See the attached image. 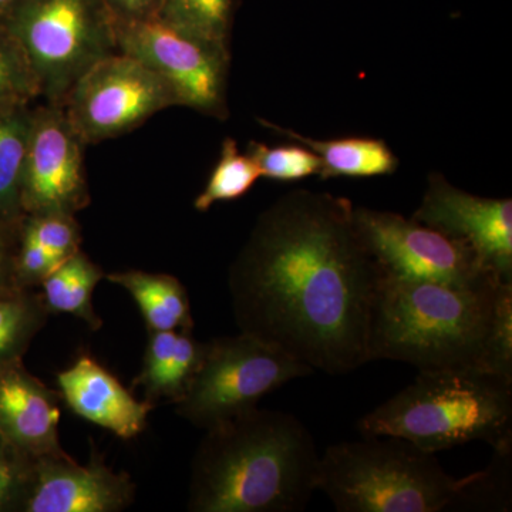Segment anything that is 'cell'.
Instances as JSON below:
<instances>
[{
    "mask_svg": "<svg viewBox=\"0 0 512 512\" xmlns=\"http://www.w3.org/2000/svg\"><path fill=\"white\" fill-rule=\"evenodd\" d=\"M384 274L355 221V204L292 190L256 218L229 268L239 330L326 375L370 363L373 308Z\"/></svg>",
    "mask_w": 512,
    "mask_h": 512,
    "instance_id": "1",
    "label": "cell"
},
{
    "mask_svg": "<svg viewBox=\"0 0 512 512\" xmlns=\"http://www.w3.org/2000/svg\"><path fill=\"white\" fill-rule=\"evenodd\" d=\"M370 362L433 370H477L512 379V279L471 284L384 276L369 338Z\"/></svg>",
    "mask_w": 512,
    "mask_h": 512,
    "instance_id": "2",
    "label": "cell"
},
{
    "mask_svg": "<svg viewBox=\"0 0 512 512\" xmlns=\"http://www.w3.org/2000/svg\"><path fill=\"white\" fill-rule=\"evenodd\" d=\"M320 456L298 417L251 410L205 430L192 461V512H299L318 481Z\"/></svg>",
    "mask_w": 512,
    "mask_h": 512,
    "instance_id": "3",
    "label": "cell"
},
{
    "mask_svg": "<svg viewBox=\"0 0 512 512\" xmlns=\"http://www.w3.org/2000/svg\"><path fill=\"white\" fill-rule=\"evenodd\" d=\"M363 436L397 437L436 454L485 441L512 444V379L477 370L419 372L357 423Z\"/></svg>",
    "mask_w": 512,
    "mask_h": 512,
    "instance_id": "4",
    "label": "cell"
},
{
    "mask_svg": "<svg viewBox=\"0 0 512 512\" xmlns=\"http://www.w3.org/2000/svg\"><path fill=\"white\" fill-rule=\"evenodd\" d=\"M464 483L410 441L365 436L326 448L316 488L339 512H441L453 508Z\"/></svg>",
    "mask_w": 512,
    "mask_h": 512,
    "instance_id": "5",
    "label": "cell"
},
{
    "mask_svg": "<svg viewBox=\"0 0 512 512\" xmlns=\"http://www.w3.org/2000/svg\"><path fill=\"white\" fill-rule=\"evenodd\" d=\"M0 23L28 57L40 97L57 106L90 67L119 52L104 0H13Z\"/></svg>",
    "mask_w": 512,
    "mask_h": 512,
    "instance_id": "6",
    "label": "cell"
},
{
    "mask_svg": "<svg viewBox=\"0 0 512 512\" xmlns=\"http://www.w3.org/2000/svg\"><path fill=\"white\" fill-rule=\"evenodd\" d=\"M312 373L305 363L249 333L222 336L205 343L201 365L175 406L183 419L208 430L251 412L266 394Z\"/></svg>",
    "mask_w": 512,
    "mask_h": 512,
    "instance_id": "7",
    "label": "cell"
},
{
    "mask_svg": "<svg viewBox=\"0 0 512 512\" xmlns=\"http://www.w3.org/2000/svg\"><path fill=\"white\" fill-rule=\"evenodd\" d=\"M117 49L146 64L173 90L178 106L214 119L228 117L231 50L151 18L116 23Z\"/></svg>",
    "mask_w": 512,
    "mask_h": 512,
    "instance_id": "8",
    "label": "cell"
},
{
    "mask_svg": "<svg viewBox=\"0 0 512 512\" xmlns=\"http://www.w3.org/2000/svg\"><path fill=\"white\" fill-rule=\"evenodd\" d=\"M175 106L168 84L146 64L121 52L90 67L62 104L86 146L130 133Z\"/></svg>",
    "mask_w": 512,
    "mask_h": 512,
    "instance_id": "9",
    "label": "cell"
},
{
    "mask_svg": "<svg viewBox=\"0 0 512 512\" xmlns=\"http://www.w3.org/2000/svg\"><path fill=\"white\" fill-rule=\"evenodd\" d=\"M355 221L387 278L466 285L495 274L467 245L413 218L355 205Z\"/></svg>",
    "mask_w": 512,
    "mask_h": 512,
    "instance_id": "10",
    "label": "cell"
},
{
    "mask_svg": "<svg viewBox=\"0 0 512 512\" xmlns=\"http://www.w3.org/2000/svg\"><path fill=\"white\" fill-rule=\"evenodd\" d=\"M84 147L62 106L46 103L32 110L20 181L23 214L76 215L89 207Z\"/></svg>",
    "mask_w": 512,
    "mask_h": 512,
    "instance_id": "11",
    "label": "cell"
},
{
    "mask_svg": "<svg viewBox=\"0 0 512 512\" xmlns=\"http://www.w3.org/2000/svg\"><path fill=\"white\" fill-rule=\"evenodd\" d=\"M413 220L467 245L481 264L512 279V200L485 198L430 173Z\"/></svg>",
    "mask_w": 512,
    "mask_h": 512,
    "instance_id": "12",
    "label": "cell"
},
{
    "mask_svg": "<svg viewBox=\"0 0 512 512\" xmlns=\"http://www.w3.org/2000/svg\"><path fill=\"white\" fill-rule=\"evenodd\" d=\"M134 493L130 476L107 466L93 447L87 466L67 453L37 458L22 512H119Z\"/></svg>",
    "mask_w": 512,
    "mask_h": 512,
    "instance_id": "13",
    "label": "cell"
},
{
    "mask_svg": "<svg viewBox=\"0 0 512 512\" xmlns=\"http://www.w3.org/2000/svg\"><path fill=\"white\" fill-rule=\"evenodd\" d=\"M62 396L23 362L0 367V436L32 460L66 453L60 444Z\"/></svg>",
    "mask_w": 512,
    "mask_h": 512,
    "instance_id": "14",
    "label": "cell"
},
{
    "mask_svg": "<svg viewBox=\"0 0 512 512\" xmlns=\"http://www.w3.org/2000/svg\"><path fill=\"white\" fill-rule=\"evenodd\" d=\"M63 403L76 416L109 430L121 440H133L147 427L154 404L140 402L110 370L82 353L57 375Z\"/></svg>",
    "mask_w": 512,
    "mask_h": 512,
    "instance_id": "15",
    "label": "cell"
},
{
    "mask_svg": "<svg viewBox=\"0 0 512 512\" xmlns=\"http://www.w3.org/2000/svg\"><path fill=\"white\" fill-rule=\"evenodd\" d=\"M205 343L192 336V330L148 332L143 366L134 379V387L144 390L146 402L158 400L177 403L201 365Z\"/></svg>",
    "mask_w": 512,
    "mask_h": 512,
    "instance_id": "16",
    "label": "cell"
},
{
    "mask_svg": "<svg viewBox=\"0 0 512 512\" xmlns=\"http://www.w3.org/2000/svg\"><path fill=\"white\" fill-rule=\"evenodd\" d=\"M258 121L265 128L312 150L320 160V180L383 177L396 173L400 165L399 158L382 138L356 136L319 140L268 120Z\"/></svg>",
    "mask_w": 512,
    "mask_h": 512,
    "instance_id": "17",
    "label": "cell"
},
{
    "mask_svg": "<svg viewBox=\"0 0 512 512\" xmlns=\"http://www.w3.org/2000/svg\"><path fill=\"white\" fill-rule=\"evenodd\" d=\"M104 278L133 298L148 332L194 329L187 289L175 276L130 269Z\"/></svg>",
    "mask_w": 512,
    "mask_h": 512,
    "instance_id": "18",
    "label": "cell"
},
{
    "mask_svg": "<svg viewBox=\"0 0 512 512\" xmlns=\"http://www.w3.org/2000/svg\"><path fill=\"white\" fill-rule=\"evenodd\" d=\"M104 276L103 269L82 249L64 259L39 286L47 312L74 316L90 329L99 330L103 322L94 311L93 293Z\"/></svg>",
    "mask_w": 512,
    "mask_h": 512,
    "instance_id": "19",
    "label": "cell"
},
{
    "mask_svg": "<svg viewBox=\"0 0 512 512\" xmlns=\"http://www.w3.org/2000/svg\"><path fill=\"white\" fill-rule=\"evenodd\" d=\"M32 107L0 110V225L19 227L22 222L20 181L28 147Z\"/></svg>",
    "mask_w": 512,
    "mask_h": 512,
    "instance_id": "20",
    "label": "cell"
},
{
    "mask_svg": "<svg viewBox=\"0 0 512 512\" xmlns=\"http://www.w3.org/2000/svg\"><path fill=\"white\" fill-rule=\"evenodd\" d=\"M49 315L36 289L0 293V367L22 362Z\"/></svg>",
    "mask_w": 512,
    "mask_h": 512,
    "instance_id": "21",
    "label": "cell"
},
{
    "mask_svg": "<svg viewBox=\"0 0 512 512\" xmlns=\"http://www.w3.org/2000/svg\"><path fill=\"white\" fill-rule=\"evenodd\" d=\"M157 18L229 49L234 0H160Z\"/></svg>",
    "mask_w": 512,
    "mask_h": 512,
    "instance_id": "22",
    "label": "cell"
},
{
    "mask_svg": "<svg viewBox=\"0 0 512 512\" xmlns=\"http://www.w3.org/2000/svg\"><path fill=\"white\" fill-rule=\"evenodd\" d=\"M261 178L248 153H241L237 141L227 137L222 141L220 158L211 171L204 190L197 195L194 208L198 212H207L218 202L239 200L254 188Z\"/></svg>",
    "mask_w": 512,
    "mask_h": 512,
    "instance_id": "23",
    "label": "cell"
},
{
    "mask_svg": "<svg viewBox=\"0 0 512 512\" xmlns=\"http://www.w3.org/2000/svg\"><path fill=\"white\" fill-rule=\"evenodd\" d=\"M37 97L39 83L28 57L0 23V110L28 107Z\"/></svg>",
    "mask_w": 512,
    "mask_h": 512,
    "instance_id": "24",
    "label": "cell"
},
{
    "mask_svg": "<svg viewBox=\"0 0 512 512\" xmlns=\"http://www.w3.org/2000/svg\"><path fill=\"white\" fill-rule=\"evenodd\" d=\"M292 143L268 146V144L251 141L248 144V156L258 167L261 178L292 183V181L305 180L312 175H319V157L303 144L295 141Z\"/></svg>",
    "mask_w": 512,
    "mask_h": 512,
    "instance_id": "25",
    "label": "cell"
},
{
    "mask_svg": "<svg viewBox=\"0 0 512 512\" xmlns=\"http://www.w3.org/2000/svg\"><path fill=\"white\" fill-rule=\"evenodd\" d=\"M19 232L62 261L82 249V228L77 224L76 215H25Z\"/></svg>",
    "mask_w": 512,
    "mask_h": 512,
    "instance_id": "26",
    "label": "cell"
},
{
    "mask_svg": "<svg viewBox=\"0 0 512 512\" xmlns=\"http://www.w3.org/2000/svg\"><path fill=\"white\" fill-rule=\"evenodd\" d=\"M35 460L0 436V512H22L32 484Z\"/></svg>",
    "mask_w": 512,
    "mask_h": 512,
    "instance_id": "27",
    "label": "cell"
},
{
    "mask_svg": "<svg viewBox=\"0 0 512 512\" xmlns=\"http://www.w3.org/2000/svg\"><path fill=\"white\" fill-rule=\"evenodd\" d=\"M62 259L47 252L35 241L18 232L15 252V279L20 289H37L50 272L62 264Z\"/></svg>",
    "mask_w": 512,
    "mask_h": 512,
    "instance_id": "28",
    "label": "cell"
},
{
    "mask_svg": "<svg viewBox=\"0 0 512 512\" xmlns=\"http://www.w3.org/2000/svg\"><path fill=\"white\" fill-rule=\"evenodd\" d=\"M19 227L0 225V293L18 288L15 279V252Z\"/></svg>",
    "mask_w": 512,
    "mask_h": 512,
    "instance_id": "29",
    "label": "cell"
},
{
    "mask_svg": "<svg viewBox=\"0 0 512 512\" xmlns=\"http://www.w3.org/2000/svg\"><path fill=\"white\" fill-rule=\"evenodd\" d=\"M116 23L156 18L160 0H104Z\"/></svg>",
    "mask_w": 512,
    "mask_h": 512,
    "instance_id": "30",
    "label": "cell"
},
{
    "mask_svg": "<svg viewBox=\"0 0 512 512\" xmlns=\"http://www.w3.org/2000/svg\"><path fill=\"white\" fill-rule=\"evenodd\" d=\"M12 2L13 0H0V16H2V13L12 5Z\"/></svg>",
    "mask_w": 512,
    "mask_h": 512,
    "instance_id": "31",
    "label": "cell"
}]
</instances>
